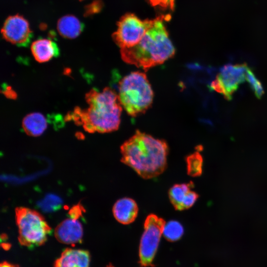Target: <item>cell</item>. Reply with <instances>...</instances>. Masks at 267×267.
I'll list each match as a JSON object with an SVG mask.
<instances>
[{
	"label": "cell",
	"mask_w": 267,
	"mask_h": 267,
	"mask_svg": "<svg viewBox=\"0 0 267 267\" xmlns=\"http://www.w3.org/2000/svg\"><path fill=\"white\" fill-rule=\"evenodd\" d=\"M89 107L82 109L76 107L67 119L82 125L89 133H105L118 130L121 121L122 106L118 94L110 88L102 91L92 89L86 95Z\"/></svg>",
	"instance_id": "obj_1"
},
{
	"label": "cell",
	"mask_w": 267,
	"mask_h": 267,
	"mask_svg": "<svg viewBox=\"0 0 267 267\" xmlns=\"http://www.w3.org/2000/svg\"><path fill=\"white\" fill-rule=\"evenodd\" d=\"M121 162L145 179L155 178L167 167V142L136 131L120 147Z\"/></svg>",
	"instance_id": "obj_2"
},
{
	"label": "cell",
	"mask_w": 267,
	"mask_h": 267,
	"mask_svg": "<svg viewBox=\"0 0 267 267\" xmlns=\"http://www.w3.org/2000/svg\"><path fill=\"white\" fill-rule=\"evenodd\" d=\"M170 18V15H162L153 19L152 24L137 44L121 48L123 60L147 70L173 56L175 49L165 25Z\"/></svg>",
	"instance_id": "obj_3"
},
{
	"label": "cell",
	"mask_w": 267,
	"mask_h": 267,
	"mask_svg": "<svg viewBox=\"0 0 267 267\" xmlns=\"http://www.w3.org/2000/svg\"><path fill=\"white\" fill-rule=\"evenodd\" d=\"M118 89L121 105L131 116L144 113L152 103L153 90L144 73L131 72L120 81Z\"/></svg>",
	"instance_id": "obj_4"
},
{
	"label": "cell",
	"mask_w": 267,
	"mask_h": 267,
	"mask_svg": "<svg viewBox=\"0 0 267 267\" xmlns=\"http://www.w3.org/2000/svg\"><path fill=\"white\" fill-rule=\"evenodd\" d=\"M15 212L20 245L29 248L43 245L51 231L44 217L37 211L24 207H16Z\"/></svg>",
	"instance_id": "obj_5"
},
{
	"label": "cell",
	"mask_w": 267,
	"mask_h": 267,
	"mask_svg": "<svg viewBox=\"0 0 267 267\" xmlns=\"http://www.w3.org/2000/svg\"><path fill=\"white\" fill-rule=\"evenodd\" d=\"M166 223L163 219L149 214L144 223L139 247V263L141 267H153V263Z\"/></svg>",
	"instance_id": "obj_6"
},
{
	"label": "cell",
	"mask_w": 267,
	"mask_h": 267,
	"mask_svg": "<svg viewBox=\"0 0 267 267\" xmlns=\"http://www.w3.org/2000/svg\"><path fill=\"white\" fill-rule=\"evenodd\" d=\"M153 22L152 20H141L134 14L124 15L112 35L115 43L121 48H129L137 44Z\"/></svg>",
	"instance_id": "obj_7"
},
{
	"label": "cell",
	"mask_w": 267,
	"mask_h": 267,
	"mask_svg": "<svg viewBox=\"0 0 267 267\" xmlns=\"http://www.w3.org/2000/svg\"><path fill=\"white\" fill-rule=\"evenodd\" d=\"M1 33L5 40L18 46H27L33 36L28 21L19 15L9 16L5 20Z\"/></svg>",
	"instance_id": "obj_8"
},
{
	"label": "cell",
	"mask_w": 267,
	"mask_h": 267,
	"mask_svg": "<svg viewBox=\"0 0 267 267\" xmlns=\"http://www.w3.org/2000/svg\"><path fill=\"white\" fill-rule=\"evenodd\" d=\"M248 67L245 63L226 64L221 68L218 77L222 83L228 95V100L240 84L246 80V73Z\"/></svg>",
	"instance_id": "obj_9"
},
{
	"label": "cell",
	"mask_w": 267,
	"mask_h": 267,
	"mask_svg": "<svg viewBox=\"0 0 267 267\" xmlns=\"http://www.w3.org/2000/svg\"><path fill=\"white\" fill-rule=\"evenodd\" d=\"M79 219L70 217L56 227L54 236L59 242L74 245L82 242L83 228Z\"/></svg>",
	"instance_id": "obj_10"
},
{
	"label": "cell",
	"mask_w": 267,
	"mask_h": 267,
	"mask_svg": "<svg viewBox=\"0 0 267 267\" xmlns=\"http://www.w3.org/2000/svg\"><path fill=\"white\" fill-rule=\"evenodd\" d=\"M90 260L88 251L67 248L55 261L54 267H89Z\"/></svg>",
	"instance_id": "obj_11"
},
{
	"label": "cell",
	"mask_w": 267,
	"mask_h": 267,
	"mask_svg": "<svg viewBox=\"0 0 267 267\" xmlns=\"http://www.w3.org/2000/svg\"><path fill=\"white\" fill-rule=\"evenodd\" d=\"M138 208L133 199L124 197L118 200L114 204L112 212L115 219L123 224H129L136 218Z\"/></svg>",
	"instance_id": "obj_12"
},
{
	"label": "cell",
	"mask_w": 267,
	"mask_h": 267,
	"mask_svg": "<svg viewBox=\"0 0 267 267\" xmlns=\"http://www.w3.org/2000/svg\"><path fill=\"white\" fill-rule=\"evenodd\" d=\"M32 53L36 61L45 62L59 54V49L56 44L47 39H39L32 43Z\"/></svg>",
	"instance_id": "obj_13"
},
{
	"label": "cell",
	"mask_w": 267,
	"mask_h": 267,
	"mask_svg": "<svg viewBox=\"0 0 267 267\" xmlns=\"http://www.w3.org/2000/svg\"><path fill=\"white\" fill-rule=\"evenodd\" d=\"M48 124L47 118L43 114L39 112H33L24 118L22 126L27 134L35 137L44 133Z\"/></svg>",
	"instance_id": "obj_14"
},
{
	"label": "cell",
	"mask_w": 267,
	"mask_h": 267,
	"mask_svg": "<svg viewBox=\"0 0 267 267\" xmlns=\"http://www.w3.org/2000/svg\"><path fill=\"white\" fill-rule=\"evenodd\" d=\"M57 27L59 33L62 37L74 39L83 31L84 24L75 16L66 15L58 20Z\"/></svg>",
	"instance_id": "obj_15"
},
{
	"label": "cell",
	"mask_w": 267,
	"mask_h": 267,
	"mask_svg": "<svg viewBox=\"0 0 267 267\" xmlns=\"http://www.w3.org/2000/svg\"><path fill=\"white\" fill-rule=\"evenodd\" d=\"M193 186L192 182L187 183L176 184L169 191L171 203L177 210H184V205L189 192Z\"/></svg>",
	"instance_id": "obj_16"
},
{
	"label": "cell",
	"mask_w": 267,
	"mask_h": 267,
	"mask_svg": "<svg viewBox=\"0 0 267 267\" xmlns=\"http://www.w3.org/2000/svg\"><path fill=\"white\" fill-rule=\"evenodd\" d=\"M184 229L182 224L176 221L166 222L163 231L164 237L169 241L175 242L182 237Z\"/></svg>",
	"instance_id": "obj_17"
},
{
	"label": "cell",
	"mask_w": 267,
	"mask_h": 267,
	"mask_svg": "<svg viewBox=\"0 0 267 267\" xmlns=\"http://www.w3.org/2000/svg\"><path fill=\"white\" fill-rule=\"evenodd\" d=\"M187 174L191 177H198L202 173L203 158L198 151H196L186 158Z\"/></svg>",
	"instance_id": "obj_18"
},
{
	"label": "cell",
	"mask_w": 267,
	"mask_h": 267,
	"mask_svg": "<svg viewBox=\"0 0 267 267\" xmlns=\"http://www.w3.org/2000/svg\"><path fill=\"white\" fill-rule=\"evenodd\" d=\"M245 78L256 97L260 99L265 93L263 87L261 82L256 78L253 71L249 67L247 70Z\"/></svg>",
	"instance_id": "obj_19"
},
{
	"label": "cell",
	"mask_w": 267,
	"mask_h": 267,
	"mask_svg": "<svg viewBox=\"0 0 267 267\" xmlns=\"http://www.w3.org/2000/svg\"><path fill=\"white\" fill-rule=\"evenodd\" d=\"M210 88L212 90L222 94L225 99H228L226 91L218 76L216 78L211 82Z\"/></svg>",
	"instance_id": "obj_20"
},
{
	"label": "cell",
	"mask_w": 267,
	"mask_h": 267,
	"mask_svg": "<svg viewBox=\"0 0 267 267\" xmlns=\"http://www.w3.org/2000/svg\"><path fill=\"white\" fill-rule=\"evenodd\" d=\"M153 6H160L173 10L175 0H149Z\"/></svg>",
	"instance_id": "obj_21"
},
{
	"label": "cell",
	"mask_w": 267,
	"mask_h": 267,
	"mask_svg": "<svg viewBox=\"0 0 267 267\" xmlns=\"http://www.w3.org/2000/svg\"><path fill=\"white\" fill-rule=\"evenodd\" d=\"M84 211V209L82 205L80 203H78L71 208L69 211L68 215L71 217L79 219L82 216Z\"/></svg>",
	"instance_id": "obj_22"
},
{
	"label": "cell",
	"mask_w": 267,
	"mask_h": 267,
	"mask_svg": "<svg viewBox=\"0 0 267 267\" xmlns=\"http://www.w3.org/2000/svg\"><path fill=\"white\" fill-rule=\"evenodd\" d=\"M4 94L7 97L11 98H15L16 97L15 92L12 90L10 87H6L3 89Z\"/></svg>",
	"instance_id": "obj_23"
},
{
	"label": "cell",
	"mask_w": 267,
	"mask_h": 267,
	"mask_svg": "<svg viewBox=\"0 0 267 267\" xmlns=\"http://www.w3.org/2000/svg\"><path fill=\"white\" fill-rule=\"evenodd\" d=\"M0 267H20L18 265L10 264L7 262H3L0 265Z\"/></svg>",
	"instance_id": "obj_24"
},
{
	"label": "cell",
	"mask_w": 267,
	"mask_h": 267,
	"mask_svg": "<svg viewBox=\"0 0 267 267\" xmlns=\"http://www.w3.org/2000/svg\"><path fill=\"white\" fill-rule=\"evenodd\" d=\"M105 267H114L112 265H111V264L107 265Z\"/></svg>",
	"instance_id": "obj_25"
}]
</instances>
